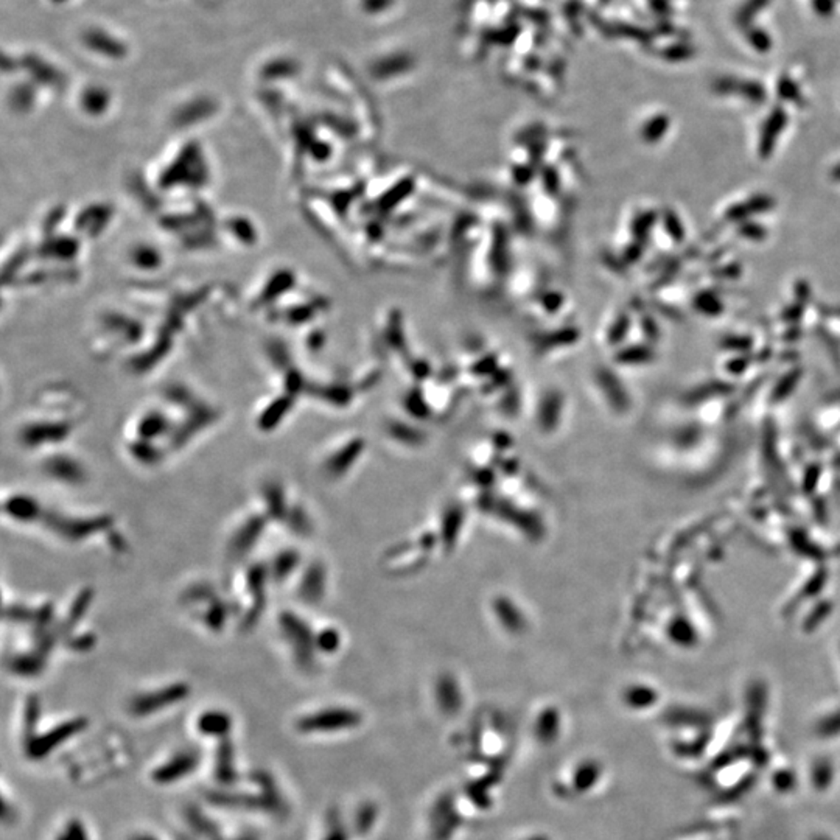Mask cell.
Wrapping results in <instances>:
<instances>
[{
    "label": "cell",
    "mask_w": 840,
    "mask_h": 840,
    "mask_svg": "<svg viewBox=\"0 0 840 840\" xmlns=\"http://www.w3.org/2000/svg\"><path fill=\"white\" fill-rule=\"evenodd\" d=\"M92 598H94V590L89 589V587L78 591L77 596L73 598V601L70 602V606L66 611V616H64L62 623L58 626V629L62 635H70L73 632V629H75V627L81 621H83L84 615L87 613L89 607H91V604H92Z\"/></svg>",
    "instance_id": "cell-22"
},
{
    "label": "cell",
    "mask_w": 840,
    "mask_h": 840,
    "mask_svg": "<svg viewBox=\"0 0 840 840\" xmlns=\"http://www.w3.org/2000/svg\"><path fill=\"white\" fill-rule=\"evenodd\" d=\"M40 471L48 479L64 486H81L89 478L84 464L77 456L66 452H56L45 456L43 462H40Z\"/></svg>",
    "instance_id": "cell-10"
},
{
    "label": "cell",
    "mask_w": 840,
    "mask_h": 840,
    "mask_svg": "<svg viewBox=\"0 0 840 840\" xmlns=\"http://www.w3.org/2000/svg\"><path fill=\"white\" fill-rule=\"evenodd\" d=\"M173 428L175 423H171L165 414H162L159 411H146L136 422L134 439L158 442L162 437L170 439L171 433H173Z\"/></svg>",
    "instance_id": "cell-17"
},
{
    "label": "cell",
    "mask_w": 840,
    "mask_h": 840,
    "mask_svg": "<svg viewBox=\"0 0 840 840\" xmlns=\"http://www.w3.org/2000/svg\"><path fill=\"white\" fill-rule=\"evenodd\" d=\"M207 800L214 803L215 806L227 807V809H249V811H265L266 804L258 794H244V792H232V790H217V792H209Z\"/></svg>",
    "instance_id": "cell-19"
},
{
    "label": "cell",
    "mask_w": 840,
    "mask_h": 840,
    "mask_svg": "<svg viewBox=\"0 0 840 840\" xmlns=\"http://www.w3.org/2000/svg\"><path fill=\"white\" fill-rule=\"evenodd\" d=\"M436 694H437V704L444 713L454 714V713L459 711V708L462 707V694L459 691L458 682L454 680V677H452V675L439 677L437 687H436Z\"/></svg>",
    "instance_id": "cell-23"
},
{
    "label": "cell",
    "mask_w": 840,
    "mask_h": 840,
    "mask_svg": "<svg viewBox=\"0 0 840 840\" xmlns=\"http://www.w3.org/2000/svg\"><path fill=\"white\" fill-rule=\"evenodd\" d=\"M525 840H551V839L545 834H534L531 837H526Z\"/></svg>",
    "instance_id": "cell-49"
},
{
    "label": "cell",
    "mask_w": 840,
    "mask_h": 840,
    "mask_svg": "<svg viewBox=\"0 0 840 840\" xmlns=\"http://www.w3.org/2000/svg\"><path fill=\"white\" fill-rule=\"evenodd\" d=\"M263 512H252L236 523L226 543V556L231 560H244L254 551L268 525Z\"/></svg>",
    "instance_id": "cell-8"
},
{
    "label": "cell",
    "mask_w": 840,
    "mask_h": 840,
    "mask_svg": "<svg viewBox=\"0 0 840 840\" xmlns=\"http://www.w3.org/2000/svg\"><path fill=\"white\" fill-rule=\"evenodd\" d=\"M243 591L246 598V604L240 610V627L241 631H252L260 616L263 615L266 607V591L271 584V577L268 573L266 562L262 564H251L243 576Z\"/></svg>",
    "instance_id": "cell-5"
},
{
    "label": "cell",
    "mask_w": 840,
    "mask_h": 840,
    "mask_svg": "<svg viewBox=\"0 0 840 840\" xmlns=\"http://www.w3.org/2000/svg\"><path fill=\"white\" fill-rule=\"evenodd\" d=\"M747 364H748L747 358H735V360H731L729 363V369L731 372L739 373V372H742V371H744L747 368Z\"/></svg>",
    "instance_id": "cell-46"
},
{
    "label": "cell",
    "mask_w": 840,
    "mask_h": 840,
    "mask_svg": "<svg viewBox=\"0 0 840 840\" xmlns=\"http://www.w3.org/2000/svg\"><path fill=\"white\" fill-rule=\"evenodd\" d=\"M798 378H800V371H792V372H789V373L786 375V378H782V381H781L780 385L777 386V396H778L780 398H781V397H786V396L790 393V389H792V388L797 385Z\"/></svg>",
    "instance_id": "cell-44"
},
{
    "label": "cell",
    "mask_w": 840,
    "mask_h": 840,
    "mask_svg": "<svg viewBox=\"0 0 840 840\" xmlns=\"http://www.w3.org/2000/svg\"><path fill=\"white\" fill-rule=\"evenodd\" d=\"M40 523L53 535L67 543H81L97 534L114 529V518L109 516H102V513L99 516H75V513L48 509L44 511Z\"/></svg>",
    "instance_id": "cell-2"
},
{
    "label": "cell",
    "mask_w": 840,
    "mask_h": 840,
    "mask_svg": "<svg viewBox=\"0 0 840 840\" xmlns=\"http://www.w3.org/2000/svg\"><path fill=\"white\" fill-rule=\"evenodd\" d=\"M786 124V116H782V114H777V116L770 117V120L765 124L764 129H763V134L760 138V145H758V153H760V156L763 159H768L770 158V154L775 150V145H777V138L780 136V131L782 129Z\"/></svg>",
    "instance_id": "cell-31"
},
{
    "label": "cell",
    "mask_w": 840,
    "mask_h": 840,
    "mask_svg": "<svg viewBox=\"0 0 840 840\" xmlns=\"http://www.w3.org/2000/svg\"><path fill=\"white\" fill-rule=\"evenodd\" d=\"M325 584H327V573L320 562H313L305 567L304 572L298 577V598L308 606H316L325 594Z\"/></svg>",
    "instance_id": "cell-13"
},
{
    "label": "cell",
    "mask_w": 840,
    "mask_h": 840,
    "mask_svg": "<svg viewBox=\"0 0 840 840\" xmlns=\"http://www.w3.org/2000/svg\"><path fill=\"white\" fill-rule=\"evenodd\" d=\"M45 508L33 495L14 492L4 501V513L14 523L33 525L40 521Z\"/></svg>",
    "instance_id": "cell-12"
},
{
    "label": "cell",
    "mask_w": 840,
    "mask_h": 840,
    "mask_svg": "<svg viewBox=\"0 0 840 840\" xmlns=\"http://www.w3.org/2000/svg\"><path fill=\"white\" fill-rule=\"evenodd\" d=\"M315 646L317 652L333 654L341 646L339 632L333 629V627H325V629L322 627V631L315 632Z\"/></svg>",
    "instance_id": "cell-36"
},
{
    "label": "cell",
    "mask_w": 840,
    "mask_h": 840,
    "mask_svg": "<svg viewBox=\"0 0 840 840\" xmlns=\"http://www.w3.org/2000/svg\"><path fill=\"white\" fill-rule=\"evenodd\" d=\"M234 725L232 716L224 709H206L197 719V730L207 738H215L218 741L229 738Z\"/></svg>",
    "instance_id": "cell-18"
},
{
    "label": "cell",
    "mask_w": 840,
    "mask_h": 840,
    "mask_svg": "<svg viewBox=\"0 0 840 840\" xmlns=\"http://www.w3.org/2000/svg\"><path fill=\"white\" fill-rule=\"evenodd\" d=\"M179 840H190V839H187V837H179Z\"/></svg>",
    "instance_id": "cell-51"
},
{
    "label": "cell",
    "mask_w": 840,
    "mask_h": 840,
    "mask_svg": "<svg viewBox=\"0 0 840 840\" xmlns=\"http://www.w3.org/2000/svg\"><path fill=\"white\" fill-rule=\"evenodd\" d=\"M649 697H650V692L646 688H632L626 694L627 702H629V705H632V707L646 705V702H649Z\"/></svg>",
    "instance_id": "cell-41"
},
{
    "label": "cell",
    "mask_w": 840,
    "mask_h": 840,
    "mask_svg": "<svg viewBox=\"0 0 840 840\" xmlns=\"http://www.w3.org/2000/svg\"><path fill=\"white\" fill-rule=\"evenodd\" d=\"M73 425L67 420H33L23 423L19 430V444L28 450L58 445L69 439Z\"/></svg>",
    "instance_id": "cell-9"
},
{
    "label": "cell",
    "mask_w": 840,
    "mask_h": 840,
    "mask_svg": "<svg viewBox=\"0 0 840 840\" xmlns=\"http://www.w3.org/2000/svg\"><path fill=\"white\" fill-rule=\"evenodd\" d=\"M290 400L287 397L276 398L274 402L269 403L263 411H260L257 418V427L260 431H274L280 425L285 415L290 411Z\"/></svg>",
    "instance_id": "cell-28"
},
{
    "label": "cell",
    "mask_w": 840,
    "mask_h": 840,
    "mask_svg": "<svg viewBox=\"0 0 840 840\" xmlns=\"http://www.w3.org/2000/svg\"><path fill=\"white\" fill-rule=\"evenodd\" d=\"M601 777V764L593 760H585L577 764L572 777V789L577 794H585L591 790Z\"/></svg>",
    "instance_id": "cell-27"
},
{
    "label": "cell",
    "mask_w": 840,
    "mask_h": 840,
    "mask_svg": "<svg viewBox=\"0 0 840 840\" xmlns=\"http://www.w3.org/2000/svg\"><path fill=\"white\" fill-rule=\"evenodd\" d=\"M266 567L269 577H271V584L282 585L290 581V577L299 573L300 567H302V557H300V552L295 548H283L277 551L274 556L266 562Z\"/></svg>",
    "instance_id": "cell-16"
},
{
    "label": "cell",
    "mask_w": 840,
    "mask_h": 840,
    "mask_svg": "<svg viewBox=\"0 0 840 840\" xmlns=\"http://www.w3.org/2000/svg\"><path fill=\"white\" fill-rule=\"evenodd\" d=\"M802 313H803V304L797 302L792 307H789V308L785 310V312H782V320L797 321V320H800Z\"/></svg>",
    "instance_id": "cell-45"
},
{
    "label": "cell",
    "mask_w": 840,
    "mask_h": 840,
    "mask_svg": "<svg viewBox=\"0 0 840 840\" xmlns=\"http://www.w3.org/2000/svg\"><path fill=\"white\" fill-rule=\"evenodd\" d=\"M40 717V702L36 696H30L26 702V713H23V741L36 735V727Z\"/></svg>",
    "instance_id": "cell-34"
},
{
    "label": "cell",
    "mask_w": 840,
    "mask_h": 840,
    "mask_svg": "<svg viewBox=\"0 0 840 840\" xmlns=\"http://www.w3.org/2000/svg\"><path fill=\"white\" fill-rule=\"evenodd\" d=\"M694 308L705 316H719L724 312L721 298L714 291H702L694 298Z\"/></svg>",
    "instance_id": "cell-35"
},
{
    "label": "cell",
    "mask_w": 840,
    "mask_h": 840,
    "mask_svg": "<svg viewBox=\"0 0 840 840\" xmlns=\"http://www.w3.org/2000/svg\"><path fill=\"white\" fill-rule=\"evenodd\" d=\"M378 819V807L372 802H366L360 804L356 809L354 819V828L358 836H366L371 833V829L375 827V822Z\"/></svg>",
    "instance_id": "cell-32"
},
{
    "label": "cell",
    "mask_w": 840,
    "mask_h": 840,
    "mask_svg": "<svg viewBox=\"0 0 840 840\" xmlns=\"http://www.w3.org/2000/svg\"><path fill=\"white\" fill-rule=\"evenodd\" d=\"M129 840H159V839L150 833H141V834H134Z\"/></svg>",
    "instance_id": "cell-48"
},
{
    "label": "cell",
    "mask_w": 840,
    "mask_h": 840,
    "mask_svg": "<svg viewBox=\"0 0 840 840\" xmlns=\"http://www.w3.org/2000/svg\"><path fill=\"white\" fill-rule=\"evenodd\" d=\"M84 43H86V45L94 48V50H97V52H103V53H108V55L124 53V47L120 45V43H117V40L114 38H109L108 35L102 33L100 30H91L89 33H86Z\"/></svg>",
    "instance_id": "cell-33"
},
{
    "label": "cell",
    "mask_w": 840,
    "mask_h": 840,
    "mask_svg": "<svg viewBox=\"0 0 840 840\" xmlns=\"http://www.w3.org/2000/svg\"><path fill=\"white\" fill-rule=\"evenodd\" d=\"M185 820L192 827L195 833H197L202 839H206V840H222L223 839L222 834H219V827L214 820H210L206 814L201 812L198 807L190 806L189 809L185 811Z\"/></svg>",
    "instance_id": "cell-29"
},
{
    "label": "cell",
    "mask_w": 840,
    "mask_h": 840,
    "mask_svg": "<svg viewBox=\"0 0 840 840\" xmlns=\"http://www.w3.org/2000/svg\"><path fill=\"white\" fill-rule=\"evenodd\" d=\"M260 496H262L263 509L262 512L266 516L269 521H279L285 523V518L288 516L291 503L288 501L287 491L279 479H268L260 487Z\"/></svg>",
    "instance_id": "cell-14"
},
{
    "label": "cell",
    "mask_w": 840,
    "mask_h": 840,
    "mask_svg": "<svg viewBox=\"0 0 840 840\" xmlns=\"http://www.w3.org/2000/svg\"><path fill=\"white\" fill-rule=\"evenodd\" d=\"M201 763V755L197 750H179L173 756H170L165 763L158 765L151 772V778L158 785H171L182 780L184 777H189L190 773L197 770Z\"/></svg>",
    "instance_id": "cell-11"
},
{
    "label": "cell",
    "mask_w": 840,
    "mask_h": 840,
    "mask_svg": "<svg viewBox=\"0 0 840 840\" xmlns=\"http://www.w3.org/2000/svg\"><path fill=\"white\" fill-rule=\"evenodd\" d=\"M128 453L136 462L145 464V466H154V464H158L164 458V452L158 447V442H150V440L141 439L129 440Z\"/></svg>",
    "instance_id": "cell-30"
},
{
    "label": "cell",
    "mask_w": 840,
    "mask_h": 840,
    "mask_svg": "<svg viewBox=\"0 0 840 840\" xmlns=\"http://www.w3.org/2000/svg\"><path fill=\"white\" fill-rule=\"evenodd\" d=\"M215 778L223 786H234L239 781V772L235 768L234 746L229 738L219 741L215 760Z\"/></svg>",
    "instance_id": "cell-21"
},
{
    "label": "cell",
    "mask_w": 840,
    "mask_h": 840,
    "mask_svg": "<svg viewBox=\"0 0 840 840\" xmlns=\"http://www.w3.org/2000/svg\"><path fill=\"white\" fill-rule=\"evenodd\" d=\"M251 781L260 789L258 795L262 797L269 814L277 817H285L288 814V803L271 775L265 770H254L251 773Z\"/></svg>",
    "instance_id": "cell-15"
},
{
    "label": "cell",
    "mask_w": 840,
    "mask_h": 840,
    "mask_svg": "<svg viewBox=\"0 0 840 840\" xmlns=\"http://www.w3.org/2000/svg\"><path fill=\"white\" fill-rule=\"evenodd\" d=\"M722 346L725 349L738 350V352H746L752 347V339L747 337H729L722 341Z\"/></svg>",
    "instance_id": "cell-42"
},
{
    "label": "cell",
    "mask_w": 840,
    "mask_h": 840,
    "mask_svg": "<svg viewBox=\"0 0 840 840\" xmlns=\"http://www.w3.org/2000/svg\"><path fill=\"white\" fill-rule=\"evenodd\" d=\"M560 727H562V721H560L557 709L556 708H545L537 717V722H535V727H534V735L540 744L551 746L557 741V738L560 735Z\"/></svg>",
    "instance_id": "cell-24"
},
{
    "label": "cell",
    "mask_w": 840,
    "mask_h": 840,
    "mask_svg": "<svg viewBox=\"0 0 840 840\" xmlns=\"http://www.w3.org/2000/svg\"><path fill=\"white\" fill-rule=\"evenodd\" d=\"M67 646L72 650H89L91 648L95 646V637L92 633H81L78 637H75V641H66Z\"/></svg>",
    "instance_id": "cell-43"
},
{
    "label": "cell",
    "mask_w": 840,
    "mask_h": 840,
    "mask_svg": "<svg viewBox=\"0 0 840 840\" xmlns=\"http://www.w3.org/2000/svg\"><path fill=\"white\" fill-rule=\"evenodd\" d=\"M56 840H89L86 827L78 819L69 820L56 836Z\"/></svg>",
    "instance_id": "cell-38"
},
{
    "label": "cell",
    "mask_w": 840,
    "mask_h": 840,
    "mask_svg": "<svg viewBox=\"0 0 840 840\" xmlns=\"http://www.w3.org/2000/svg\"><path fill=\"white\" fill-rule=\"evenodd\" d=\"M45 663L47 655L33 648L31 650H22L13 654L10 662H8V667H10L11 674L28 679V677H38L39 674H43L45 670Z\"/></svg>",
    "instance_id": "cell-20"
},
{
    "label": "cell",
    "mask_w": 840,
    "mask_h": 840,
    "mask_svg": "<svg viewBox=\"0 0 840 840\" xmlns=\"http://www.w3.org/2000/svg\"><path fill=\"white\" fill-rule=\"evenodd\" d=\"M192 694V687L187 682H171L156 689L138 692L128 702V711L134 717H146L154 713L184 702Z\"/></svg>",
    "instance_id": "cell-6"
},
{
    "label": "cell",
    "mask_w": 840,
    "mask_h": 840,
    "mask_svg": "<svg viewBox=\"0 0 840 840\" xmlns=\"http://www.w3.org/2000/svg\"><path fill=\"white\" fill-rule=\"evenodd\" d=\"M665 226L667 229V234H670L675 241H683L684 240V231H683V224L680 222V218L675 215V212L672 210H667L665 214Z\"/></svg>",
    "instance_id": "cell-39"
},
{
    "label": "cell",
    "mask_w": 840,
    "mask_h": 840,
    "mask_svg": "<svg viewBox=\"0 0 840 840\" xmlns=\"http://www.w3.org/2000/svg\"><path fill=\"white\" fill-rule=\"evenodd\" d=\"M329 825L322 840H349V831L342 823L339 814L333 811L329 814Z\"/></svg>",
    "instance_id": "cell-37"
},
{
    "label": "cell",
    "mask_w": 840,
    "mask_h": 840,
    "mask_svg": "<svg viewBox=\"0 0 840 840\" xmlns=\"http://www.w3.org/2000/svg\"><path fill=\"white\" fill-rule=\"evenodd\" d=\"M739 234L744 236V239L753 240V241H761L765 239V236H768V231H765V227L761 224H756V223H744L739 227Z\"/></svg>",
    "instance_id": "cell-40"
},
{
    "label": "cell",
    "mask_w": 840,
    "mask_h": 840,
    "mask_svg": "<svg viewBox=\"0 0 840 840\" xmlns=\"http://www.w3.org/2000/svg\"><path fill=\"white\" fill-rule=\"evenodd\" d=\"M182 606L197 615L200 624L209 633H222L231 618V606L217 594L209 582H195L181 594Z\"/></svg>",
    "instance_id": "cell-1"
},
{
    "label": "cell",
    "mask_w": 840,
    "mask_h": 840,
    "mask_svg": "<svg viewBox=\"0 0 840 840\" xmlns=\"http://www.w3.org/2000/svg\"><path fill=\"white\" fill-rule=\"evenodd\" d=\"M833 175H834L837 179H840V167H837V168L834 170V173H833Z\"/></svg>",
    "instance_id": "cell-50"
},
{
    "label": "cell",
    "mask_w": 840,
    "mask_h": 840,
    "mask_svg": "<svg viewBox=\"0 0 840 840\" xmlns=\"http://www.w3.org/2000/svg\"><path fill=\"white\" fill-rule=\"evenodd\" d=\"M772 207L773 200L770 197H768V195H756V197L741 202L738 206L730 207L725 212V218H727L729 222H744V219L758 214H763V212H768Z\"/></svg>",
    "instance_id": "cell-26"
},
{
    "label": "cell",
    "mask_w": 840,
    "mask_h": 840,
    "mask_svg": "<svg viewBox=\"0 0 840 840\" xmlns=\"http://www.w3.org/2000/svg\"><path fill=\"white\" fill-rule=\"evenodd\" d=\"M277 629L299 667L307 671L312 670L317 650L315 646V631L305 619L293 610H282L277 615Z\"/></svg>",
    "instance_id": "cell-3"
},
{
    "label": "cell",
    "mask_w": 840,
    "mask_h": 840,
    "mask_svg": "<svg viewBox=\"0 0 840 840\" xmlns=\"http://www.w3.org/2000/svg\"><path fill=\"white\" fill-rule=\"evenodd\" d=\"M89 721L86 717H73V719L64 721L53 729L47 730L44 733H36L33 738L23 741L26 744V755L33 761L44 760L50 755L53 750L62 746L70 738L80 735L87 727Z\"/></svg>",
    "instance_id": "cell-7"
},
{
    "label": "cell",
    "mask_w": 840,
    "mask_h": 840,
    "mask_svg": "<svg viewBox=\"0 0 840 840\" xmlns=\"http://www.w3.org/2000/svg\"><path fill=\"white\" fill-rule=\"evenodd\" d=\"M363 714L349 707H325L300 716L295 727L302 735H330L356 729Z\"/></svg>",
    "instance_id": "cell-4"
},
{
    "label": "cell",
    "mask_w": 840,
    "mask_h": 840,
    "mask_svg": "<svg viewBox=\"0 0 840 840\" xmlns=\"http://www.w3.org/2000/svg\"><path fill=\"white\" fill-rule=\"evenodd\" d=\"M222 840H227V839H222ZM229 840H258V836L256 833H252V831H249V833H243L239 837L229 839Z\"/></svg>",
    "instance_id": "cell-47"
},
{
    "label": "cell",
    "mask_w": 840,
    "mask_h": 840,
    "mask_svg": "<svg viewBox=\"0 0 840 840\" xmlns=\"http://www.w3.org/2000/svg\"><path fill=\"white\" fill-rule=\"evenodd\" d=\"M358 447H360V444L352 442V444L341 447L339 450H335L327 459L322 462V470L332 478L344 475V473L350 469V466L354 464V461L356 459Z\"/></svg>",
    "instance_id": "cell-25"
}]
</instances>
